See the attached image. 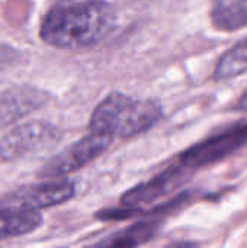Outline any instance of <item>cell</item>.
Wrapping results in <instances>:
<instances>
[{
  "label": "cell",
  "mask_w": 247,
  "mask_h": 248,
  "mask_svg": "<svg viewBox=\"0 0 247 248\" xmlns=\"http://www.w3.org/2000/svg\"><path fill=\"white\" fill-rule=\"evenodd\" d=\"M189 174L191 171L176 161L173 166L167 167L153 179L128 189L122 195L121 201L125 206H138L141 203L154 202L178 189L189 177Z\"/></svg>",
  "instance_id": "8992f818"
},
{
  "label": "cell",
  "mask_w": 247,
  "mask_h": 248,
  "mask_svg": "<svg viewBox=\"0 0 247 248\" xmlns=\"http://www.w3.org/2000/svg\"><path fill=\"white\" fill-rule=\"evenodd\" d=\"M237 109L239 110H247V92L242 96V99L237 103Z\"/></svg>",
  "instance_id": "7c38bea8"
},
{
  "label": "cell",
  "mask_w": 247,
  "mask_h": 248,
  "mask_svg": "<svg viewBox=\"0 0 247 248\" xmlns=\"http://www.w3.org/2000/svg\"><path fill=\"white\" fill-rule=\"evenodd\" d=\"M162 116L163 108L157 100L112 92L95 108L89 129L111 140H131L151 129Z\"/></svg>",
  "instance_id": "7a4b0ae2"
},
{
  "label": "cell",
  "mask_w": 247,
  "mask_h": 248,
  "mask_svg": "<svg viewBox=\"0 0 247 248\" xmlns=\"http://www.w3.org/2000/svg\"><path fill=\"white\" fill-rule=\"evenodd\" d=\"M76 193L74 183L68 180L47 182L15 192L0 201L1 208H13L22 211H39L67 202Z\"/></svg>",
  "instance_id": "5b68a950"
},
{
  "label": "cell",
  "mask_w": 247,
  "mask_h": 248,
  "mask_svg": "<svg viewBox=\"0 0 247 248\" xmlns=\"http://www.w3.org/2000/svg\"><path fill=\"white\" fill-rule=\"evenodd\" d=\"M42 222L38 211H22L0 206V241L33 232Z\"/></svg>",
  "instance_id": "ba28073f"
},
{
  "label": "cell",
  "mask_w": 247,
  "mask_h": 248,
  "mask_svg": "<svg viewBox=\"0 0 247 248\" xmlns=\"http://www.w3.org/2000/svg\"><path fill=\"white\" fill-rule=\"evenodd\" d=\"M159 224L157 222H138L109 240H105L100 243V246H108V247H135L141 246L147 241H150L156 232H157Z\"/></svg>",
  "instance_id": "8fae6325"
},
{
  "label": "cell",
  "mask_w": 247,
  "mask_h": 248,
  "mask_svg": "<svg viewBox=\"0 0 247 248\" xmlns=\"http://www.w3.org/2000/svg\"><path fill=\"white\" fill-rule=\"evenodd\" d=\"M247 71V38L231 46L218 61L214 70L215 80H230Z\"/></svg>",
  "instance_id": "30bf717a"
},
{
  "label": "cell",
  "mask_w": 247,
  "mask_h": 248,
  "mask_svg": "<svg viewBox=\"0 0 247 248\" xmlns=\"http://www.w3.org/2000/svg\"><path fill=\"white\" fill-rule=\"evenodd\" d=\"M211 20L221 31L245 28L247 26V0H213Z\"/></svg>",
  "instance_id": "9c48e42d"
},
{
  "label": "cell",
  "mask_w": 247,
  "mask_h": 248,
  "mask_svg": "<svg viewBox=\"0 0 247 248\" xmlns=\"http://www.w3.org/2000/svg\"><path fill=\"white\" fill-rule=\"evenodd\" d=\"M49 134V129L42 124L22 125L0 141V157L4 160L20 157L22 154L39 147Z\"/></svg>",
  "instance_id": "52a82bcc"
},
{
  "label": "cell",
  "mask_w": 247,
  "mask_h": 248,
  "mask_svg": "<svg viewBox=\"0 0 247 248\" xmlns=\"http://www.w3.org/2000/svg\"><path fill=\"white\" fill-rule=\"evenodd\" d=\"M246 144L247 124H240L226 132L217 134L191 147L183 154H181L178 163L192 173L198 169L211 166L229 157L230 154H233L234 151H237Z\"/></svg>",
  "instance_id": "3957f363"
},
{
  "label": "cell",
  "mask_w": 247,
  "mask_h": 248,
  "mask_svg": "<svg viewBox=\"0 0 247 248\" xmlns=\"http://www.w3.org/2000/svg\"><path fill=\"white\" fill-rule=\"evenodd\" d=\"M114 142V140L90 132L83 137L58 155L51 158L42 169L41 174L44 177H61L68 173H73L86 164L92 163L95 158L102 155Z\"/></svg>",
  "instance_id": "277c9868"
},
{
  "label": "cell",
  "mask_w": 247,
  "mask_h": 248,
  "mask_svg": "<svg viewBox=\"0 0 247 248\" xmlns=\"http://www.w3.org/2000/svg\"><path fill=\"white\" fill-rule=\"evenodd\" d=\"M116 12L108 0H64L41 23V39L58 49L89 48L115 29Z\"/></svg>",
  "instance_id": "6da1fadb"
}]
</instances>
